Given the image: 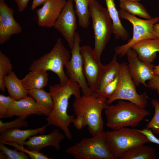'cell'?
Returning <instances> with one entry per match:
<instances>
[{
	"label": "cell",
	"mask_w": 159,
	"mask_h": 159,
	"mask_svg": "<svg viewBox=\"0 0 159 159\" xmlns=\"http://www.w3.org/2000/svg\"><path fill=\"white\" fill-rule=\"evenodd\" d=\"M81 88L76 82L69 79L64 85L59 84L50 85L49 90L52 96L53 108L46 119L49 125H52L59 128L64 132L66 138L69 140L72 138L69 127L73 122L75 115H69L67 109L69 100L73 95L75 98L81 96Z\"/></svg>",
	"instance_id": "obj_1"
},
{
	"label": "cell",
	"mask_w": 159,
	"mask_h": 159,
	"mask_svg": "<svg viewBox=\"0 0 159 159\" xmlns=\"http://www.w3.org/2000/svg\"><path fill=\"white\" fill-rule=\"evenodd\" d=\"M107 98L102 94L96 92L90 95H83L75 98L72 106L75 117L82 118L85 127L87 126L92 136L104 131L102 110L109 105Z\"/></svg>",
	"instance_id": "obj_2"
},
{
	"label": "cell",
	"mask_w": 159,
	"mask_h": 159,
	"mask_svg": "<svg viewBox=\"0 0 159 159\" xmlns=\"http://www.w3.org/2000/svg\"><path fill=\"white\" fill-rule=\"evenodd\" d=\"M105 110L106 125L113 130L127 127H135L150 115L145 108L123 100H120L115 105H109Z\"/></svg>",
	"instance_id": "obj_3"
},
{
	"label": "cell",
	"mask_w": 159,
	"mask_h": 159,
	"mask_svg": "<svg viewBox=\"0 0 159 159\" xmlns=\"http://www.w3.org/2000/svg\"><path fill=\"white\" fill-rule=\"evenodd\" d=\"M89 9L95 37L94 54L97 61L101 62L102 54L113 33L112 22L107 9L97 1H91Z\"/></svg>",
	"instance_id": "obj_4"
},
{
	"label": "cell",
	"mask_w": 159,
	"mask_h": 159,
	"mask_svg": "<svg viewBox=\"0 0 159 159\" xmlns=\"http://www.w3.org/2000/svg\"><path fill=\"white\" fill-rule=\"evenodd\" d=\"M70 57L69 52L64 46L61 38H59L52 49L38 59L34 60L29 69L30 71H51L57 76L59 83L64 85L68 82L69 79L64 68Z\"/></svg>",
	"instance_id": "obj_5"
},
{
	"label": "cell",
	"mask_w": 159,
	"mask_h": 159,
	"mask_svg": "<svg viewBox=\"0 0 159 159\" xmlns=\"http://www.w3.org/2000/svg\"><path fill=\"white\" fill-rule=\"evenodd\" d=\"M65 151L76 159H114L107 145L104 131L91 138L82 139L67 148Z\"/></svg>",
	"instance_id": "obj_6"
},
{
	"label": "cell",
	"mask_w": 159,
	"mask_h": 159,
	"mask_svg": "<svg viewBox=\"0 0 159 159\" xmlns=\"http://www.w3.org/2000/svg\"><path fill=\"white\" fill-rule=\"evenodd\" d=\"M105 136L114 159H118L122 153L130 148L149 142L138 129L127 127L105 132Z\"/></svg>",
	"instance_id": "obj_7"
},
{
	"label": "cell",
	"mask_w": 159,
	"mask_h": 159,
	"mask_svg": "<svg viewBox=\"0 0 159 159\" xmlns=\"http://www.w3.org/2000/svg\"><path fill=\"white\" fill-rule=\"evenodd\" d=\"M120 17L130 22L133 26V35L126 44L115 47V54L120 57L126 54L134 44L141 40L148 39H156L154 31V25L159 22L157 16L150 19L143 20L136 17L120 9L118 11Z\"/></svg>",
	"instance_id": "obj_8"
},
{
	"label": "cell",
	"mask_w": 159,
	"mask_h": 159,
	"mask_svg": "<svg viewBox=\"0 0 159 159\" xmlns=\"http://www.w3.org/2000/svg\"><path fill=\"white\" fill-rule=\"evenodd\" d=\"M129 73L127 64L125 62L120 63L117 88L113 94L107 99V103L110 105L117 100H123L145 108L147 105L148 97L145 92L138 94Z\"/></svg>",
	"instance_id": "obj_9"
},
{
	"label": "cell",
	"mask_w": 159,
	"mask_h": 159,
	"mask_svg": "<svg viewBox=\"0 0 159 159\" xmlns=\"http://www.w3.org/2000/svg\"><path fill=\"white\" fill-rule=\"evenodd\" d=\"M81 41L80 34L76 32L74 45L71 49V57L65 65L66 73L69 79L79 84L83 95H90L93 93L88 85L83 73V59L80 51Z\"/></svg>",
	"instance_id": "obj_10"
},
{
	"label": "cell",
	"mask_w": 159,
	"mask_h": 159,
	"mask_svg": "<svg viewBox=\"0 0 159 159\" xmlns=\"http://www.w3.org/2000/svg\"><path fill=\"white\" fill-rule=\"evenodd\" d=\"M83 59V71L88 85L93 93L98 91L102 64L97 61L93 49L90 46L80 47Z\"/></svg>",
	"instance_id": "obj_11"
},
{
	"label": "cell",
	"mask_w": 159,
	"mask_h": 159,
	"mask_svg": "<svg viewBox=\"0 0 159 159\" xmlns=\"http://www.w3.org/2000/svg\"><path fill=\"white\" fill-rule=\"evenodd\" d=\"M76 14L73 0H67L54 27L62 35L71 49L77 28Z\"/></svg>",
	"instance_id": "obj_12"
},
{
	"label": "cell",
	"mask_w": 159,
	"mask_h": 159,
	"mask_svg": "<svg viewBox=\"0 0 159 159\" xmlns=\"http://www.w3.org/2000/svg\"><path fill=\"white\" fill-rule=\"evenodd\" d=\"M128 68L130 76L136 86L142 84L148 87L146 83L155 76L154 72L155 66L152 63L141 61L136 52L131 48L127 52Z\"/></svg>",
	"instance_id": "obj_13"
},
{
	"label": "cell",
	"mask_w": 159,
	"mask_h": 159,
	"mask_svg": "<svg viewBox=\"0 0 159 159\" xmlns=\"http://www.w3.org/2000/svg\"><path fill=\"white\" fill-rule=\"evenodd\" d=\"M14 10L4 0H0V44L9 41L11 36L20 33L22 29L14 19Z\"/></svg>",
	"instance_id": "obj_14"
},
{
	"label": "cell",
	"mask_w": 159,
	"mask_h": 159,
	"mask_svg": "<svg viewBox=\"0 0 159 159\" xmlns=\"http://www.w3.org/2000/svg\"><path fill=\"white\" fill-rule=\"evenodd\" d=\"M66 1V0H49L45 2L41 8L36 11L38 25L42 27H54Z\"/></svg>",
	"instance_id": "obj_15"
},
{
	"label": "cell",
	"mask_w": 159,
	"mask_h": 159,
	"mask_svg": "<svg viewBox=\"0 0 159 159\" xmlns=\"http://www.w3.org/2000/svg\"><path fill=\"white\" fill-rule=\"evenodd\" d=\"M65 137L58 129H56L49 134L30 137L25 142L24 145L27 146V149L30 150L40 152L44 148L52 146L58 151L61 148L60 144Z\"/></svg>",
	"instance_id": "obj_16"
},
{
	"label": "cell",
	"mask_w": 159,
	"mask_h": 159,
	"mask_svg": "<svg viewBox=\"0 0 159 159\" xmlns=\"http://www.w3.org/2000/svg\"><path fill=\"white\" fill-rule=\"evenodd\" d=\"M32 114L42 115L41 110L34 99L27 96L15 100L8 110L6 118L15 115L26 117Z\"/></svg>",
	"instance_id": "obj_17"
},
{
	"label": "cell",
	"mask_w": 159,
	"mask_h": 159,
	"mask_svg": "<svg viewBox=\"0 0 159 159\" xmlns=\"http://www.w3.org/2000/svg\"><path fill=\"white\" fill-rule=\"evenodd\" d=\"M131 48L137 53L141 61L152 63L159 52V40L157 39H144L136 43Z\"/></svg>",
	"instance_id": "obj_18"
},
{
	"label": "cell",
	"mask_w": 159,
	"mask_h": 159,
	"mask_svg": "<svg viewBox=\"0 0 159 159\" xmlns=\"http://www.w3.org/2000/svg\"><path fill=\"white\" fill-rule=\"evenodd\" d=\"M48 125L35 129L21 130L19 128L6 130L1 134L0 142H15L21 146H24L26 140L38 134H43Z\"/></svg>",
	"instance_id": "obj_19"
},
{
	"label": "cell",
	"mask_w": 159,
	"mask_h": 159,
	"mask_svg": "<svg viewBox=\"0 0 159 159\" xmlns=\"http://www.w3.org/2000/svg\"><path fill=\"white\" fill-rule=\"evenodd\" d=\"M3 82L9 96L15 100L28 96V90L24 87L21 80L12 71L3 78Z\"/></svg>",
	"instance_id": "obj_20"
},
{
	"label": "cell",
	"mask_w": 159,
	"mask_h": 159,
	"mask_svg": "<svg viewBox=\"0 0 159 159\" xmlns=\"http://www.w3.org/2000/svg\"><path fill=\"white\" fill-rule=\"evenodd\" d=\"M107 9L112 23L113 33L115 39L126 40L129 37L127 31L121 23L118 11L116 7L114 0H105Z\"/></svg>",
	"instance_id": "obj_21"
},
{
	"label": "cell",
	"mask_w": 159,
	"mask_h": 159,
	"mask_svg": "<svg viewBox=\"0 0 159 159\" xmlns=\"http://www.w3.org/2000/svg\"><path fill=\"white\" fill-rule=\"evenodd\" d=\"M29 95L33 97L39 107L42 114L48 116L54 107L53 99L50 93L43 89H35L28 90Z\"/></svg>",
	"instance_id": "obj_22"
},
{
	"label": "cell",
	"mask_w": 159,
	"mask_h": 159,
	"mask_svg": "<svg viewBox=\"0 0 159 159\" xmlns=\"http://www.w3.org/2000/svg\"><path fill=\"white\" fill-rule=\"evenodd\" d=\"M21 80L24 87L28 90L43 89L47 84L48 74L44 70L30 71Z\"/></svg>",
	"instance_id": "obj_23"
},
{
	"label": "cell",
	"mask_w": 159,
	"mask_h": 159,
	"mask_svg": "<svg viewBox=\"0 0 159 159\" xmlns=\"http://www.w3.org/2000/svg\"><path fill=\"white\" fill-rule=\"evenodd\" d=\"M120 63L117 61L115 54L111 60L106 65H102L99 87L97 92L100 93L104 86L119 74Z\"/></svg>",
	"instance_id": "obj_24"
},
{
	"label": "cell",
	"mask_w": 159,
	"mask_h": 159,
	"mask_svg": "<svg viewBox=\"0 0 159 159\" xmlns=\"http://www.w3.org/2000/svg\"><path fill=\"white\" fill-rule=\"evenodd\" d=\"M156 158V150L154 148L142 144L124 152L118 159H155Z\"/></svg>",
	"instance_id": "obj_25"
},
{
	"label": "cell",
	"mask_w": 159,
	"mask_h": 159,
	"mask_svg": "<svg viewBox=\"0 0 159 159\" xmlns=\"http://www.w3.org/2000/svg\"><path fill=\"white\" fill-rule=\"evenodd\" d=\"M94 0H73L75 4V11L78 18V23L81 27L87 28L89 25L91 15L89 6Z\"/></svg>",
	"instance_id": "obj_26"
},
{
	"label": "cell",
	"mask_w": 159,
	"mask_h": 159,
	"mask_svg": "<svg viewBox=\"0 0 159 159\" xmlns=\"http://www.w3.org/2000/svg\"><path fill=\"white\" fill-rule=\"evenodd\" d=\"M119 6L120 9L132 15H137L146 19L153 18L144 6L139 2L120 0Z\"/></svg>",
	"instance_id": "obj_27"
},
{
	"label": "cell",
	"mask_w": 159,
	"mask_h": 159,
	"mask_svg": "<svg viewBox=\"0 0 159 159\" xmlns=\"http://www.w3.org/2000/svg\"><path fill=\"white\" fill-rule=\"evenodd\" d=\"M12 65L9 58L0 51V90L5 92V87L3 82V78L12 71Z\"/></svg>",
	"instance_id": "obj_28"
},
{
	"label": "cell",
	"mask_w": 159,
	"mask_h": 159,
	"mask_svg": "<svg viewBox=\"0 0 159 159\" xmlns=\"http://www.w3.org/2000/svg\"><path fill=\"white\" fill-rule=\"evenodd\" d=\"M151 104L154 109L153 117L147 124L146 128L151 130L153 133L159 134V101L156 99L152 100Z\"/></svg>",
	"instance_id": "obj_29"
},
{
	"label": "cell",
	"mask_w": 159,
	"mask_h": 159,
	"mask_svg": "<svg viewBox=\"0 0 159 159\" xmlns=\"http://www.w3.org/2000/svg\"><path fill=\"white\" fill-rule=\"evenodd\" d=\"M26 117H18L15 120L9 122H4L0 120V133L9 129L19 128L20 127L28 126V122L26 120Z\"/></svg>",
	"instance_id": "obj_30"
},
{
	"label": "cell",
	"mask_w": 159,
	"mask_h": 159,
	"mask_svg": "<svg viewBox=\"0 0 159 159\" xmlns=\"http://www.w3.org/2000/svg\"><path fill=\"white\" fill-rule=\"evenodd\" d=\"M4 144L8 145L13 146L16 149L20 151H22L28 155L31 159H52L48 157L46 155H44L43 153L40 152L29 150L26 148H25L24 146H21L17 143L15 142H1Z\"/></svg>",
	"instance_id": "obj_31"
},
{
	"label": "cell",
	"mask_w": 159,
	"mask_h": 159,
	"mask_svg": "<svg viewBox=\"0 0 159 159\" xmlns=\"http://www.w3.org/2000/svg\"><path fill=\"white\" fill-rule=\"evenodd\" d=\"M0 150L8 159H28V156L22 151L19 152L8 148L0 142Z\"/></svg>",
	"instance_id": "obj_32"
},
{
	"label": "cell",
	"mask_w": 159,
	"mask_h": 159,
	"mask_svg": "<svg viewBox=\"0 0 159 159\" xmlns=\"http://www.w3.org/2000/svg\"><path fill=\"white\" fill-rule=\"evenodd\" d=\"M15 100L10 96L0 95V118H6L7 113Z\"/></svg>",
	"instance_id": "obj_33"
},
{
	"label": "cell",
	"mask_w": 159,
	"mask_h": 159,
	"mask_svg": "<svg viewBox=\"0 0 159 159\" xmlns=\"http://www.w3.org/2000/svg\"><path fill=\"white\" fill-rule=\"evenodd\" d=\"M119 74L113 80L107 84L99 93L107 99L110 97L115 91L117 86Z\"/></svg>",
	"instance_id": "obj_34"
},
{
	"label": "cell",
	"mask_w": 159,
	"mask_h": 159,
	"mask_svg": "<svg viewBox=\"0 0 159 159\" xmlns=\"http://www.w3.org/2000/svg\"><path fill=\"white\" fill-rule=\"evenodd\" d=\"M138 130L147 137L149 142L159 145V139L154 135L151 130L146 128L142 130Z\"/></svg>",
	"instance_id": "obj_35"
},
{
	"label": "cell",
	"mask_w": 159,
	"mask_h": 159,
	"mask_svg": "<svg viewBox=\"0 0 159 159\" xmlns=\"http://www.w3.org/2000/svg\"><path fill=\"white\" fill-rule=\"evenodd\" d=\"M147 85L148 88L156 90L159 95V76H155L153 78L148 81Z\"/></svg>",
	"instance_id": "obj_36"
},
{
	"label": "cell",
	"mask_w": 159,
	"mask_h": 159,
	"mask_svg": "<svg viewBox=\"0 0 159 159\" xmlns=\"http://www.w3.org/2000/svg\"><path fill=\"white\" fill-rule=\"evenodd\" d=\"M16 3L18 11L20 12L23 11L27 7V4L30 0H14Z\"/></svg>",
	"instance_id": "obj_37"
},
{
	"label": "cell",
	"mask_w": 159,
	"mask_h": 159,
	"mask_svg": "<svg viewBox=\"0 0 159 159\" xmlns=\"http://www.w3.org/2000/svg\"><path fill=\"white\" fill-rule=\"evenodd\" d=\"M49 0H33L31 6L32 11L34 10L37 7L43 4L45 2Z\"/></svg>",
	"instance_id": "obj_38"
},
{
	"label": "cell",
	"mask_w": 159,
	"mask_h": 159,
	"mask_svg": "<svg viewBox=\"0 0 159 159\" xmlns=\"http://www.w3.org/2000/svg\"><path fill=\"white\" fill-rule=\"evenodd\" d=\"M153 31L156 38L159 40V23H156L154 25Z\"/></svg>",
	"instance_id": "obj_39"
},
{
	"label": "cell",
	"mask_w": 159,
	"mask_h": 159,
	"mask_svg": "<svg viewBox=\"0 0 159 159\" xmlns=\"http://www.w3.org/2000/svg\"><path fill=\"white\" fill-rule=\"evenodd\" d=\"M154 72L155 76H159V65L155 66Z\"/></svg>",
	"instance_id": "obj_40"
},
{
	"label": "cell",
	"mask_w": 159,
	"mask_h": 159,
	"mask_svg": "<svg viewBox=\"0 0 159 159\" xmlns=\"http://www.w3.org/2000/svg\"><path fill=\"white\" fill-rule=\"evenodd\" d=\"M0 159H7L5 154L1 151H0Z\"/></svg>",
	"instance_id": "obj_41"
},
{
	"label": "cell",
	"mask_w": 159,
	"mask_h": 159,
	"mask_svg": "<svg viewBox=\"0 0 159 159\" xmlns=\"http://www.w3.org/2000/svg\"><path fill=\"white\" fill-rule=\"evenodd\" d=\"M124 1H140L141 0H120Z\"/></svg>",
	"instance_id": "obj_42"
}]
</instances>
